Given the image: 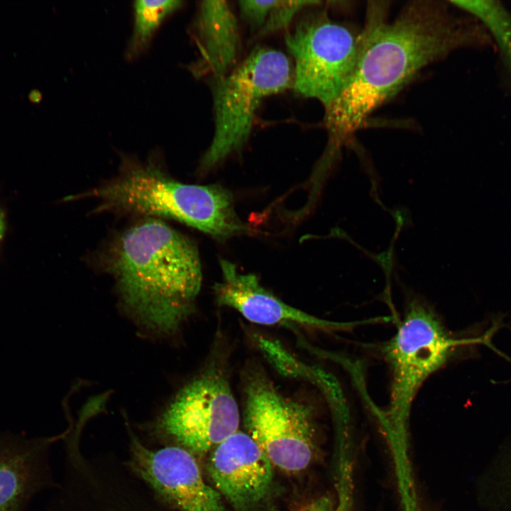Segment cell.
Here are the masks:
<instances>
[{
	"label": "cell",
	"instance_id": "obj_1",
	"mask_svg": "<svg viewBox=\"0 0 511 511\" xmlns=\"http://www.w3.org/2000/svg\"><path fill=\"white\" fill-rule=\"evenodd\" d=\"M385 14L380 2L368 6L351 77L325 109L329 145L335 148L422 69L483 39L478 26L455 17L441 1H411L391 21Z\"/></svg>",
	"mask_w": 511,
	"mask_h": 511
},
{
	"label": "cell",
	"instance_id": "obj_2",
	"mask_svg": "<svg viewBox=\"0 0 511 511\" xmlns=\"http://www.w3.org/2000/svg\"><path fill=\"white\" fill-rule=\"evenodd\" d=\"M104 266L126 307L149 331L170 335L193 312L202 280L197 249L160 219L143 218L121 232Z\"/></svg>",
	"mask_w": 511,
	"mask_h": 511
},
{
	"label": "cell",
	"instance_id": "obj_3",
	"mask_svg": "<svg viewBox=\"0 0 511 511\" xmlns=\"http://www.w3.org/2000/svg\"><path fill=\"white\" fill-rule=\"evenodd\" d=\"M80 197L97 199L101 210L173 219L220 240L247 230L226 189L217 185L178 182L165 172L154 156L141 162L124 155L116 176Z\"/></svg>",
	"mask_w": 511,
	"mask_h": 511
},
{
	"label": "cell",
	"instance_id": "obj_4",
	"mask_svg": "<svg viewBox=\"0 0 511 511\" xmlns=\"http://www.w3.org/2000/svg\"><path fill=\"white\" fill-rule=\"evenodd\" d=\"M292 86L288 57L265 47L255 48L227 74L214 77V135L200 168L207 170L239 150L249 138L262 101Z\"/></svg>",
	"mask_w": 511,
	"mask_h": 511
},
{
	"label": "cell",
	"instance_id": "obj_5",
	"mask_svg": "<svg viewBox=\"0 0 511 511\" xmlns=\"http://www.w3.org/2000/svg\"><path fill=\"white\" fill-rule=\"evenodd\" d=\"M240 413L221 362L209 361L183 385L144 431L160 446L204 455L238 431Z\"/></svg>",
	"mask_w": 511,
	"mask_h": 511
},
{
	"label": "cell",
	"instance_id": "obj_6",
	"mask_svg": "<svg viewBox=\"0 0 511 511\" xmlns=\"http://www.w3.org/2000/svg\"><path fill=\"white\" fill-rule=\"evenodd\" d=\"M468 342L454 338L426 303L417 300L408 303L396 332L381 348L392 376L385 418L392 434L404 436L423 383L448 363L459 345Z\"/></svg>",
	"mask_w": 511,
	"mask_h": 511
},
{
	"label": "cell",
	"instance_id": "obj_7",
	"mask_svg": "<svg viewBox=\"0 0 511 511\" xmlns=\"http://www.w3.org/2000/svg\"><path fill=\"white\" fill-rule=\"evenodd\" d=\"M243 393L246 433L274 467L288 473L306 469L317 452L313 408L282 394L255 364L244 370Z\"/></svg>",
	"mask_w": 511,
	"mask_h": 511
},
{
	"label": "cell",
	"instance_id": "obj_8",
	"mask_svg": "<svg viewBox=\"0 0 511 511\" xmlns=\"http://www.w3.org/2000/svg\"><path fill=\"white\" fill-rule=\"evenodd\" d=\"M358 37L324 12L301 20L285 38L295 61V91L328 107L351 77Z\"/></svg>",
	"mask_w": 511,
	"mask_h": 511
},
{
	"label": "cell",
	"instance_id": "obj_9",
	"mask_svg": "<svg viewBox=\"0 0 511 511\" xmlns=\"http://www.w3.org/2000/svg\"><path fill=\"white\" fill-rule=\"evenodd\" d=\"M126 468L167 507L175 511H231L202 476L196 457L177 446H148L126 423Z\"/></svg>",
	"mask_w": 511,
	"mask_h": 511
},
{
	"label": "cell",
	"instance_id": "obj_10",
	"mask_svg": "<svg viewBox=\"0 0 511 511\" xmlns=\"http://www.w3.org/2000/svg\"><path fill=\"white\" fill-rule=\"evenodd\" d=\"M207 469L216 490L236 511H254L273 494L274 466L246 432L238 430L216 446Z\"/></svg>",
	"mask_w": 511,
	"mask_h": 511
},
{
	"label": "cell",
	"instance_id": "obj_11",
	"mask_svg": "<svg viewBox=\"0 0 511 511\" xmlns=\"http://www.w3.org/2000/svg\"><path fill=\"white\" fill-rule=\"evenodd\" d=\"M66 433L28 438L0 432V511H26L37 495L58 486L52 471L50 449Z\"/></svg>",
	"mask_w": 511,
	"mask_h": 511
},
{
	"label": "cell",
	"instance_id": "obj_12",
	"mask_svg": "<svg viewBox=\"0 0 511 511\" xmlns=\"http://www.w3.org/2000/svg\"><path fill=\"white\" fill-rule=\"evenodd\" d=\"M222 280L214 286L216 302L262 325L298 326L322 331L346 329L356 324L328 321L292 307L263 287L253 274L239 273L234 264L220 260Z\"/></svg>",
	"mask_w": 511,
	"mask_h": 511
},
{
	"label": "cell",
	"instance_id": "obj_13",
	"mask_svg": "<svg viewBox=\"0 0 511 511\" xmlns=\"http://www.w3.org/2000/svg\"><path fill=\"white\" fill-rule=\"evenodd\" d=\"M199 57L191 64L194 76H223L235 65L240 48L236 15L226 1H202L194 23Z\"/></svg>",
	"mask_w": 511,
	"mask_h": 511
},
{
	"label": "cell",
	"instance_id": "obj_14",
	"mask_svg": "<svg viewBox=\"0 0 511 511\" xmlns=\"http://www.w3.org/2000/svg\"><path fill=\"white\" fill-rule=\"evenodd\" d=\"M46 511H172L145 488L126 483H101L67 492Z\"/></svg>",
	"mask_w": 511,
	"mask_h": 511
},
{
	"label": "cell",
	"instance_id": "obj_15",
	"mask_svg": "<svg viewBox=\"0 0 511 511\" xmlns=\"http://www.w3.org/2000/svg\"><path fill=\"white\" fill-rule=\"evenodd\" d=\"M183 5L180 0H137L133 4V29L125 57L134 60L150 47L163 22Z\"/></svg>",
	"mask_w": 511,
	"mask_h": 511
},
{
	"label": "cell",
	"instance_id": "obj_16",
	"mask_svg": "<svg viewBox=\"0 0 511 511\" xmlns=\"http://www.w3.org/2000/svg\"><path fill=\"white\" fill-rule=\"evenodd\" d=\"M454 6L479 19L490 30L501 50L505 65L511 75V16L498 2L488 1H451Z\"/></svg>",
	"mask_w": 511,
	"mask_h": 511
},
{
	"label": "cell",
	"instance_id": "obj_17",
	"mask_svg": "<svg viewBox=\"0 0 511 511\" xmlns=\"http://www.w3.org/2000/svg\"><path fill=\"white\" fill-rule=\"evenodd\" d=\"M320 3L321 1H276L266 22L257 33V37H262L284 29L300 11Z\"/></svg>",
	"mask_w": 511,
	"mask_h": 511
},
{
	"label": "cell",
	"instance_id": "obj_18",
	"mask_svg": "<svg viewBox=\"0 0 511 511\" xmlns=\"http://www.w3.org/2000/svg\"><path fill=\"white\" fill-rule=\"evenodd\" d=\"M275 3L276 1H239L238 6L243 18L258 33L266 22Z\"/></svg>",
	"mask_w": 511,
	"mask_h": 511
},
{
	"label": "cell",
	"instance_id": "obj_19",
	"mask_svg": "<svg viewBox=\"0 0 511 511\" xmlns=\"http://www.w3.org/2000/svg\"><path fill=\"white\" fill-rule=\"evenodd\" d=\"M294 511H340V508L329 498L323 496L301 505Z\"/></svg>",
	"mask_w": 511,
	"mask_h": 511
},
{
	"label": "cell",
	"instance_id": "obj_20",
	"mask_svg": "<svg viewBox=\"0 0 511 511\" xmlns=\"http://www.w3.org/2000/svg\"><path fill=\"white\" fill-rule=\"evenodd\" d=\"M6 231V219L4 209L0 205V247Z\"/></svg>",
	"mask_w": 511,
	"mask_h": 511
},
{
	"label": "cell",
	"instance_id": "obj_21",
	"mask_svg": "<svg viewBox=\"0 0 511 511\" xmlns=\"http://www.w3.org/2000/svg\"><path fill=\"white\" fill-rule=\"evenodd\" d=\"M28 98L32 103L38 104L42 99V94L38 89H33L30 91Z\"/></svg>",
	"mask_w": 511,
	"mask_h": 511
}]
</instances>
